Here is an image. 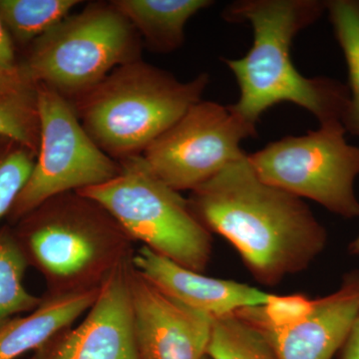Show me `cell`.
Listing matches in <instances>:
<instances>
[{"instance_id":"obj_1","label":"cell","mask_w":359,"mask_h":359,"mask_svg":"<svg viewBox=\"0 0 359 359\" xmlns=\"http://www.w3.org/2000/svg\"><path fill=\"white\" fill-rule=\"evenodd\" d=\"M211 233L238 250L255 280L268 287L309 268L327 243V231L297 196L264 183L248 154L231 163L189 198Z\"/></svg>"},{"instance_id":"obj_2","label":"cell","mask_w":359,"mask_h":359,"mask_svg":"<svg viewBox=\"0 0 359 359\" xmlns=\"http://www.w3.org/2000/svg\"><path fill=\"white\" fill-rule=\"evenodd\" d=\"M327 11L323 0H238L223 11L231 23H250L254 41L245 56L224 59L237 79L240 97L230 107L256 126L276 104L290 102L308 110L320 126L342 125L349 101L347 85L332 78H308L290 56L297 34Z\"/></svg>"},{"instance_id":"obj_3","label":"cell","mask_w":359,"mask_h":359,"mask_svg":"<svg viewBox=\"0 0 359 359\" xmlns=\"http://www.w3.org/2000/svg\"><path fill=\"white\" fill-rule=\"evenodd\" d=\"M47 297L99 290L133 257L134 242L105 208L78 192L54 196L13 229Z\"/></svg>"},{"instance_id":"obj_4","label":"cell","mask_w":359,"mask_h":359,"mask_svg":"<svg viewBox=\"0 0 359 359\" xmlns=\"http://www.w3.org/2000/svg\"><path fill=\"white\" fill-rule=\"evenodd\" d=\"M209 83L208 73L182 82L139 59L116 68L71 102L92 140L119 162L143 155L158 137L202 100Z\"/></svg>"},{"instance_id":"obj_5","label":"cell","mask_w":359,"mask_h":359,"mask_svg":"<svg viewBox=\"0 0 359 359\" xmlns=\"http://www.w3.org/2000/svg\"><path fill=\"white\" fill-rule=\"evenodd\" d=\"M119 164L115 178L77 192L105 208L134 243L204 273L211 261L212 233L194 214L189 200L161 180L143 156Z\"/></svg>"},{"instance_id":"obj_6","label":"cell","mask_w":359,"mask_h":359,"mask_svg":"<svg viewBox=\"0 0 359 359\" xmlns=\"http://www.w3.org/2000/svg\"><path fill=\"white\" fill-rule=\"evenodd\" d=\"M141 59V39L112 1L92 2L33 42L20 69L73 101L119 66Z\"/></svg>"},{"instance_id":"obj_7","label":"cell","mask_w":359,"mask_h":359,"mask_svg":"<svg viewBox=\"0 0 359 359\" xmlns=\"http://www.w3.org/2000/svg\"><path fill=\"white\" fill-rule=\"evenodd\" d=\"M346 133L341 124L320 126L304 136L271 142L248 159L264 183L313 200L344 218H356L359 147L347 143Z\"/></svg>"},{"instance_id":"obj_8","label":"cell","mask_w":359,"mask_h":359,"mask_svg":"<svg viewBox=\"0 0 359 359\" xmlns=\"http://www.w3.org/2000/svg\"><path fill=\"white\" fill-rule=\"evenodd\" d=\"M39 147L27 183L9 212L20 221L45 201L106 183L120 172L85 131L72 102L46 85H37Z\"/></svg>"},{"instance_id":"obj_9","label":"cell","mask_w":359,"mask_h":359,"mask_svg":"<svg viewBox=\"0 0 359 359\" xmlns=\"http://www.w3.org/2000/svg\"><path fill=\"white\" fill-rule=\"evenodd\" d=\"M256 134L257 127L245 121L230 106L201 100L142 156L167 185L178 192H192L245 157L241 143Z\"/></svg>"},{"instance_id":"obj_10","label":"cell","mask_w":359,"mask_h":359,"mask_svg":"<svg viewBox=\"0 0 359 359\" xmlns=\"http://www.w3.org/2000/svg\"><path fill=\"white\" fill-rule=\"evenodd\" d=\"M130 301L141 359H204L214 318L187 306L130 264Z\"/></svg>"},{"instance_id":"obj_11","label":"cell","mask_w":359,"mask_h":359,"mask_svg":"<svg viewBox=\"0 0 359 359\" xmlns=\"http://www.w3.org/2000/svg\"><path fill=\"white\" fill-rule=\"evenodd\" d=\"M132 259L116 269L79 323L34 351L32 359H141L128 282Z\"/></svg>"},{"instance_id":"obj_12","label":"cell","mask_w":359,"mask_h":359,"mask_svg":"<svg viewBox=\"0 0 359 359\" xmlns=\"http://www.w3.org/2000/svg\"><path fill=\"white\" fill-rule=\"evenodd\" d=\"M359 309V269L349 271L334 294L313 299V308L290 327H256L278 359H332L344 346Z\"/></svg>"},{"instance_id":"obj_13","label":"cell","mask_w":359,"mask_h":359,"mask_svg":"<svg viewBox=\"0 0 359 359\" xmlns=\"http://www.w3.org/2000/svg\"><path fill=\"white\" fill-rule=\"evenodd\" d=\"M132 264L168 294L214 318L247 306H264L273 295L245 283L191 271L144 245L134 252Z\"/></svg>"},{"instance_id":"obj_14","label":"cell","mask_w":359,"mask_h":359,"mask_svg":"<svg viewBox=\"0 0 359 359\" xmlns=\"http://www.w3.org/2000/svg\"><path fill=\"white\" fill-rule=\"evenodd\" d=\"M100 290L60 297L42 295L39 308L0 327V359H16L37 351L59 332L72 327L93 306Z\"/></svg>"},{"instance_id":"obj_15","label":"cell","mask_w":359,"mask_h":359,"mask_svg":"<svg viewBox=\"0 0 359 359\" xmlns=\"http://www.w3.org/2000/svg\"><path fill=\"white\" fill-rule=\"evenodd\" d=\"M116 8L130 21L151 50L171 53L185 41L188 21L210 0H113Z\"/></svg>"},{"instance_id":"obj_16","label":"cell","mask_w":359,"mask_h":359,"mask_svg":"<svg viewBox=\"0 0 359 359\" xmlns=\"http://www.w3.org/2000/svg\"><path fill=\"white\" fill-rule=\"evenodd\" d=\"M40 124L37 85L18 68L0 69V138L29 149L37 156Z\"/></svg>"},{"instance_id":"obj_17","label":"cell","mask_w":359,"mask_h":359,"mask_svg":"<svg viewBox=\"0 0 359 359\" xmlns=\"http://www.w3.org/2000/svg\"><path fill=\"white\" fill-rule=\"evenodd\" d=\"M28 264L13 229L0 228V327L16 316L39 308L42 297L26 289Z\"/></svg>"},{"instance_id":"obj_18","label":"cell","mask_w":359,"mask_h":359,"mask_svg":"<svg viewBox=\"0 0 359 359\" xmlns=\"http://www.w3.org/2000/svg\"><path fill=\"white\" fill-rule=\"evenodd\" d=\"M327 11L348 72L349 101L342 126L359 137V0H328Z\"/></svg>"},{"instance_id":"obj_19","label":"cell","mask_w":359,"mask_h":359,"mask_svg":"<svg viewBox=\"0 0 359 359\" xmlns=\"http://www.w3.org/2000/svg\"><path fill=\"white\" fill-rule=\"evenodd\" d=\"M80 4L78 0H0V20L11 39L34 42Z\"/></svg>"},{"instance_id":"obj_20","label":"cell","mask_w":359,"mask_h":359,"mask_svg":"<svg viewBox=\"0 0 359 359\" xmlns=\"http://www.w3.org/2000/svg\"><path fill=\"white\" fill-rule=\"evenodd\" d=\"M210 359H278L263 334L237 313L214 318Z\"/></svg>"},{"instance_id":"obj_21","label":"cell","mask_w":359,"mask_h":359,"mask_svg":"<svg viewBox=\"0 0 359 359\" xmlns=\"http://www.w3.org/2000/svg\"><path fill=\"white\" fill-rule=\"evenodd\" d=\"M35 160L34 152L15 142L0 150V219L8 216L13 209L29 179Z\"/></svg>"},{"instance_id":"obj_22","label":"cell","mask_w":359,"mask_h":359,"mask_svg":"<svg viewBox=\"0 0 359 359\" xmlns=\"http://www.w3.org/2000/svg\"><path fill=\"white\" fill-rule=\"evenodd\" d=\"M13 40L0 20V69L14 71L18 69Z\"/></svg>"},{"instance_id":"obj_23","label":"cell","mask_w":359,"mask_h":359,"mask_svg":"<svg viewBox=\"0 0 359 359\" xmlns=\"http://www.w3.org/2000/svg\"><path fill=\"white\" fill-rule=\"evenodd\" d=\"M339 359H359V309L348 337L340 349Z\"/></svg>"},{"instance_id":"obj_24","label":"cell","mask_w":359,"mask_h":359,"mask_svg":"<svg viewBox=\"0 0 359 359\" xmlns=\"http://www.w3.org/2000/svg\"><path fill=\"white\" fill-rule=\"evenodd\" d=\"M348 250L351 254L359 255V235L356 238H354L353 242L349 245Z\"/></svg>"},{"instance_id":"obj_25","label":"cell","mask_w":359,"mask_h":359,"mask_svg":"<svg viewBox=\"0 0 359 359\" xmlns=\"http://www.w3.org/2000/svg\"><path fill=\"white\" fill-rule=\"evenodd\" d=\"M204 359H210V358H208V356H205V358Z\"/></svg>"}]
</instances>
